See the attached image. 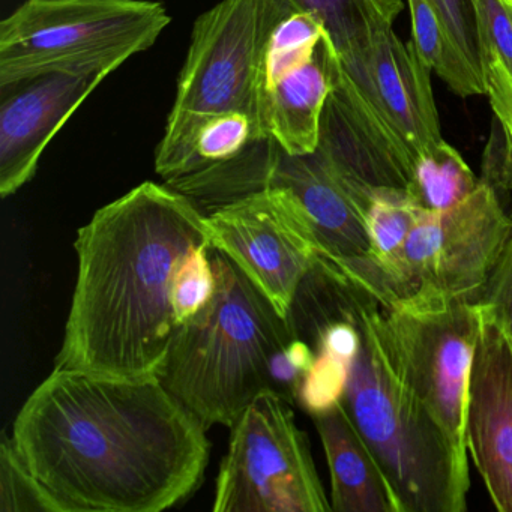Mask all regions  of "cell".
Instances as JSON below:
<instances>
[{"mask_svg":"<svg viewBox=\"0 0 512 512\" xmlns=\"http://www.w3.org/2000/svg\"><path fill=\"white\" fill-rule=\"evenodd\" d=\"M479 304L485 305L493 314L512 349V236L485 286Z\"/></svg>","mask_w":512,"mask_h":512,"instance_id":"cell-28","label":"cell"},{"mask_svg":"<svg viewBox=\"0 0 512 512\" xmlns=\"http://www.w3.org/2000/svg\"><path fill=\"white\" fill-rule=\"evenodd\" d=\"M352 367L334 356L316 353L296 400L313 418L329 412L343 403Z\"/></svg>","mask_w":512,"mask_h":512,"instance_id":"cell-26","label":"cell"},{"mask_svg":"<svg viewBox=\"0 0 512 512\" xmlns=\"http://www.w3.org/2000/svg\"><path fill=\"white\" fill-rule=\"evenodd\" d=\"M422 212L407 191L394 188L374 191L367 211L368 256L374 260H385L397 253Z\"/></svg>","mask_w":512,"mask_h":512,"instance_id":"cell-21","label":"cell"},{"mask_svg":"<svg viewBox=\"0 0 512 512\" xmlns=\"http://www.w3.org/2000/svg\"><path fill=\"white\" fill-rule=\"evenodd\" d=\"M326 31L322 22L307 13L290 14L272 32L265 62V88L287 71L313 58Z\"/></svg>","mask_w":512,"mask_h":512,"instance_id":"cell-22","label":"cell"},{"mask_svg":"<svg viewBox=\"0 0 512 512\" xmlns=\"http://www.w3.org/2000/svg\"><path fill=\"white\" fill-rule=\"evenodd\" d=\"M448 35L451 76L446 86L460 98L485 95L476 0H431Z\"/></svg>","mask_w":512,"mask_h":512,"instance_id":"cell-19","label":"cell"},{"mask_svg":"<svg viewBox=\"0 0 512 512\" xmlns=\"http://www.w3.org/2000/svg\"><path fill=\"white\" fill-rule=\"evenodd\" d=\"M337 64V53L325 35L313 58L266 86V128L287 154L308 155L319 148L323 112L334 89Z\"/></svg>","mask_w":512,"mask_h":512,"instance_id":"cell-15","label":"cell"},{"mask_svg":"<svg viewBox=\"0 0 512 512\" xmlns=\"http://www.w3.org/2000/svg\"><path fill=\"white\" fill-rule=\"evenodd\" d=\"M217 290V275L211 260V245L194 248L176 272L173 310L178 328L211 302Z\"/></svg>","mask_w":512,"mask_h":512,"instance_id":"cell-25","label":"cell"},{"mask_svg":"<svg viewBox=\"0 0 512 512\" xmlns=\"http://www.w3.org/2000/svg\"><path fill=\"white\" fill-rule=\"evenodd\" d=\"M254 142H259V137L248 116L242 113L217 116L206 122L199 131L194 145L193 163L182 176L233 160Z\"/></svg>","mask_w":512,"mask_h":512,"instance_id":"cell-24","label":"cell"},{"mask_svg":"<svg viewBox=\"0 0 512 512\" xmlns=\"http://www.w3.org/2000/svg\"><path fill=\"white\" fill-rule=\"evenodd\" d=\"M277 187L295 200L331 262L370 254L367 211L371 191L344 178L319 151L290 155L269 137L263 142V188Z\"/></svg>","mask_w":512,"mask_h":512,"instance_id":"cell-12","label":"cell"},{"mask_svg":"<svg viewBox=\"0 0 512 512\" xmlns=\"http://www.w3.org/2000/svg\"><path fill=\"white\" fill-rule=\"evenodd\" d=\"M0 511L64 512L61 503L32 475L5 433L0 446Z\"/></svg>","mask_w":512,"mask_h":512,"instance_id":"cell-23","label":"cell"},{"mask_svg":"<svg viewBox=\"0 0 512 512\" xmlns=\"http://www.w3.org/2000/svg\"><path fill=\"white\" fill-rule=\"evenodd\" d=\"M211 245L208 217L167 185L143 182L77 233L79 274L55 368L160 379L178 323L176 272Z\"/></svg>","mask_w":512,"mask_h":512,"instance_id":"cell-2","label":"cell"},{"mask_svg":"<svg viewBox=\"0 0 512 512\" xmlns=\"http://www.w3.org/2000/svg\"><path fill=\"white\" fill-rule=\"evenodd\" d=\"M211 247L223 251L289 319L299 284L322 250L287 191L266 187L206 215Z\"/></svg>","mask_w":512,"mask_h":512,"instance_id":"cell-11","label":"cell"},{"mask_svg":"<svg viewBox=\"0 0 512 512\" xmlns=\"http://www.w3.org/2000/svg\"><path fill=\"white\" fill-rule=\"evenodd\" d=\"M206 430L157 377L55 368L23 404L11 437L64 512H161L202 484Z\"/></svg>","mask_w":512,"mask_h":512,"instance_id":"cell-1","label":"cell"},{"mask_svg":"<svg viewBox=\"0 0 512 512\" xmlns=\"http://www.w3.org/2000/svg\"><path fill=\"white\" fill-rule=\"evenodd\" d=\"M296 13L289 0H221L197 17L175 103L155 152L166 182L190 169L199 131L226 113L248 116L259 140L265 119V62L272 32Z\"/></svg>","mask_w":512,"mask_h":512,"instance_id":"cell-6","label":"cell"},{"mask_svg":"<svg viewBox=\"0 0 512 512\" xmlns=\"http://www.w3.org/2000/svg\"><path fill=\"white\" fill-rule=\"evenodd\" d=\"M214 298L176 329L160 380L206 428L232 427L265 392H274L272 359L296 337L247 275L211 247Z\"/></svg>","mask_w":512,"mask_h":512,"instance_id":"cell-3","label":"cell"},{"mask_svg":"<svg viewBox=\"0 0 512 512\" xmlns=\"http://www.w3.org/2000/svg\"><path fill=\"white\" fill-rule=\"evenodd\" d=\"M313 419L331 473L332 511L401 512L385 472L343 403Z\"/></svg>","mask_w":512,"mask_h":512,"instance_id":"cell-16","label":"cell"},{"mask_svg":"<svg viewBox=\"0 0 512 512\" xmlns=\"http://www.w3.org/2000/svg\"><path fill=\"white\" fill-rule=\"evenodd\" d=\"M289 404L265 392L230 427L215 482V512L332 511Z\"/></svg>","mask_w":512,"mask_h":512,"instance_id":"cell-10","label":"cell"},{"mask_svg":"<svg viewBox=\"0 0 512 512\" xmlns=\"http://www.w3.org/2000/svg\"><path fill=\"white\" fill-rule=\"evenodd\" d=\"M109 76L106 71L46 74L2 92L0 196H13L34 178L53 137Z\"/></svg>","mask_w":512,"mask_h":512,"instance_id":"cell-14","label":"cell"},{"mask_svg":"<svg viewBox=\"0 0 512 512\" xmlns=\"http://www.w3.org/2000/svg\"><path fill=\"white\" fill-rule=\"evenodd\" d=\"M412 23V43L425 64L448 82L451 76V47L445 26L431 0H407Z\"/></svg>","mask_w":512,"mask_h":512,"instance_id":"cell-27","label":"cell"},{"mask_svg":"<svg viewBox=\"0 0 512 512\" xmlns=\"http://www.w3.org/2000/svg\"><path fill=\"white\" fill-rule=\"evenodd\" d=\"M464 439L491 502L497 511L512 512V349L485 305L470 370Z\"/></svg>","mask_w":512,"mask_h":512,"instance_id":"cell-13","label":"cell"},{"mask_svg":"<svg viewBox=\"0 0 512 512\" xmlns=\"http://www.w3.org/2000/svg\"><path fill=\"white\" fill-rule=\"evenodd\" d=\"M170 22L149 0H26L0 23V92L46 74H112Z\"/></svg>","mask_w":512,"mask_h":512,"instance_id":"cell-8","label":"cell"},{"mask_svg":"<svg viewBox=\"0 0 512 512\" xmlns=\"http://www.w3.org/2000/svg\"><path fill=\"white\" fill-rule=\"evenodd\" d=\"M299 13L322 22L338 61L350 67L362 61L377 38L394 26L403 11L401 0H289Z\"/></svg>","mask_w":512,"mask_h":512,"instance_id":"cell-18","label":"cell"},{"mask_svg":"<svg viewBox=\"0 0 512 512\" xmlns=\"http://www.w3.org/2000/svg\"><path fill=\"white\" fill-rule=\"evenodd\" d=\"M478 184L460 152L443 140L418 161L407 194L422 211L442 212L467 199Z\"/></svg>","mask_w":512,"mask_h":512,"instance_id":"cell-20","label":"cell"},{"mask_svg":"<svg viewBox=\"0 0 512 512\" xmlns=\"http://www.w3.org/2000/svg\"><path fill=\"white\" fill-rule=\"evenodd\" d=\"M512 236V218L497 190L481 179L454 208L424 211L397 253L340 263L341 271L380 305L412 296L478 304Z\"/></svg>","mask_w":512,"mask_h":512,"instance_id":"cell-7","label":"cell"},{"mask_svg":"<svg viewBox=\"0 0 512 512\" xmlns=\"http://www.w3.org/2000/svg\"><path fill=\"white\" fill-rule=\"evenodd\" d=\"M481 322L479 302L434 296L380 305L377 313L380 338L398 379L464 452L467 392Z\"/></svg>","mask_w":512,"mask_h":512,"instance_id":"cell-9","label":"cell"},{"mask_svg":"<svg viewBox=\"0 0 512 512\" xmlns=\"http://www.w3.org/2000/svg\"><path fill=\"white\" fill-rule=\"evenodd\" d=\"M380 302L364 290L356 308L361 349L343 406L379 461L401 512H463L469 491L467 452L451 442L403 385L377 328Z\"/></svg>","mask_w":512,"mask_h":512,"instance_id":"cell-5","label":"cell"},{"mask_svg":"<svg viewBox=\"0 0 512 512\" xmlns=\"http://www.w3.org/2000/svg\"><path fill=\"white\" fill-rule=\"evenodd\" d=\"M431 71L394 28L362 61H338L322 128L371 190H409L418 161L443 142Z\"/></svg>","mask_w":512,"mask_h":512,"instance_id":"cell-4","label":"cell"},{"mask_svg":"<svg viewBox=\"0 0 512 512\" xmlns=\"http://www.w3.org/2000/svg\"><path fill=\"white\" fill-rule=\"evenodd\" d=\"M485 95L502 133L496 170L484 181L512 190V0H476Z\"/></svg>","mask_w":512,"mask_h":512,"instance_id":"cell-17","label":"cell"}]
</instances>
